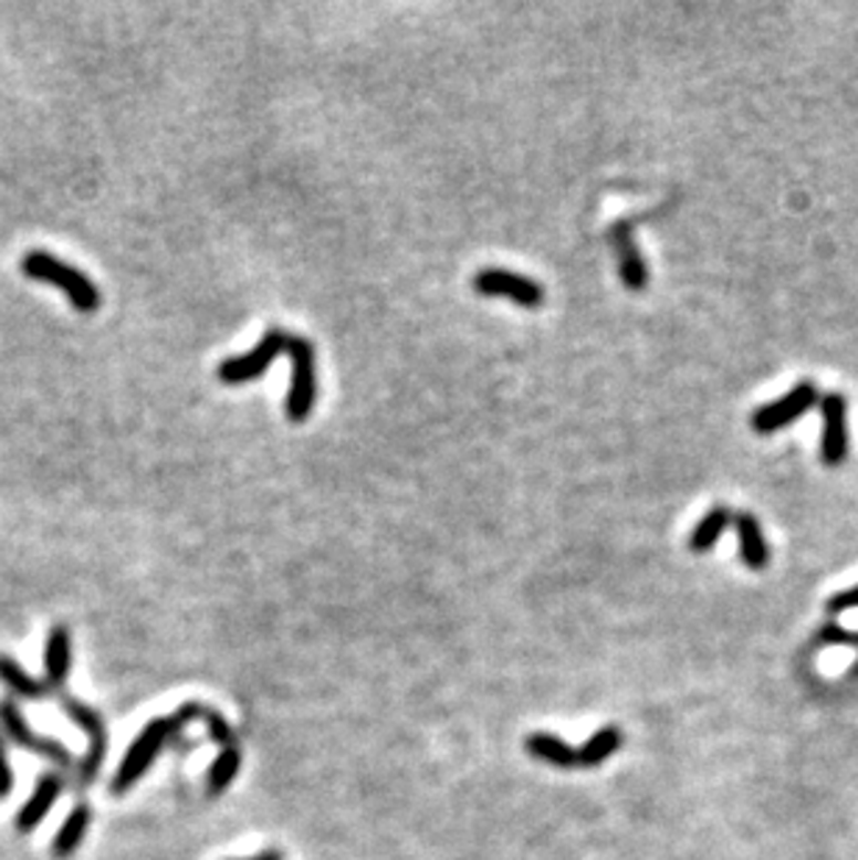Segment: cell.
<instances>
[{
	"instance_id": "cell-12",
	"label": "cell",
	"mask_w": 858,
	"mask_h": 860,
	"mask_svg": "<svg viewBox=\"0 0 858 860\" xmlns=\"http://www.w3.org/2000/svg\"><path fill=\"white\" fill-rule=\"evenodd\" d=\"M59 794H62V783H59L56 777H51V774H42L40 783H36V788H34V794L29 797V803L20 808L18 830L31 832L34 827H40L42 819L51 814V808H53V803L59 799Z\"/></svg>"
},
{
	"instance_id": "cell-2",
	"label": "cell",
	"mask_w": 858,
	"mask_h": 860,
	"mask_svg": "<svg viewBox=\"0 0 858 860\" xmlns=\"http://www.w3.org/2000/svg\"><path fill=\"white\" fill-rule=\"evenodd\" d=\"M20 271H23V276L34 279V282L53 284V287L62 290L64 298L76 306L79 312H84V315H93V312H98L101 304H104L101 287L87 273H82L76 265H70L62 256L51 254V251L45 249L25 251V254L20 256Z\"/></svg>"
},
{
	"instance_id": "cell-23",
	"label": "cell",
	"mask_w": 858,
	"mask_h": 860,
	"mask_svg": "<svg viewBox=\"0 0 858 860\" xmlns=\"http://www.w3.org/2000/svg\"><path fill=\"white\" fill-rule=\"evenodd\" d=\"M251 860H284V858H282V852H276V849H268V852L257 854V858H251Z\"/></svg>"
},
{
	"instance_id": "cell-5",
	"label": "cell",
	"mask_w": 858,
	"mask_h": 860,
	"mask_svg": "<svg viewBox=\"0 0 858 860\" xmlns=\"http://www.w3.org/2000/svg\"><path fill=\"white\" fill-rule=\"evenodd\" d=\"M819 390L814 381H801V385H795L786 396H781L777 401H772V405L761 407V410L753 412V421H750V427H753V432L758 434H772V432H781V429H786L789 423H795L797 418L806 416L808 410H814V407L819 405Z\"/></svg>"
},
{
	"instance_id": "cell-13",
	"label": "cell",
	"mask_w": 858,
	"mask_h": 860,
	"mask_svg": "<svg viewBox=\"0 0 858 860\" xmlns=\"http://www.w3.org/2000/svg\"><path fill=\"white\" fill-rule=\"evenodd\" d=\"M70 630L64 623H56L45 638V682L53 691H59L70 674Z\"/></svg>"
},
{
	"instance_id": "cell-19",
	"label": "cell",
	"mask_w": 858,
	"mask_h": 860,
	"mask_svg": "<svg viewBox=\"0 0 858 860\" xmlns=\"http://www.w3.org/2000/svg\"><path fill=\"white\" fill-rule=\"evenodd\" d=\"M0 682H3L9 691H14L18 696L25 699H40L42 693H45V688H42L18 660L7 658V654H0Z\"/></svg>"
},
{
	"instance_id": "cell-18",
	"label": "cell",
	"mask_w": 858,
	"mask_h": 860,
	"mask_svg": "<svg viewBox=\"0 0 858 860\" xmlns=\"http://www.w3.org/2000/svg\"><path fill=\"white\" fill-rule=\"evenodd\" d=\"M240 763H243V757H240L238 746H234V749H223L221 755L214 757L212 768H209V777H207L209 797H221L223 791H229V786H232L234 777H238V772H240Z\"/></svg>"
},
{
	"instance_id": "cell-21",
	"label": "cell",
	"mask_w": 858,
	"mask_h": 860,
	"mask_svg": "<svg viewBox=\"0 0 858 860\" xmlns=\"http://www.w3.org/2000/svg\"><path fill=\"white\" fill-rule=\"evenodd\" d=\"M825 610H828L830 616H839V612H847V610H858V585H852V588L830 596L828 605H825Z\"/></svg>"
},
{
	"instance_id": "cell-11",
	"label": "cell",
	"mask_w": 858,
	"mask_h": 860,
	"mask_svg": "<svg viewBox=\"0 0 858 860\" xmlns=\"http://www.w3.org/2000/svg\"><path fill=\"white\" fill-rule=\"evenodd\" d=\"M733 526H736L739 537V555L750 571H764L770 566V543H766L764 529H761L758 518L753 513H736L733 515Z\"/></svg>"
},
{
	"instance_id": "cell-8",
	"label": "cell",
	"mask_w": 858,
	"mask_h": 860,
	"mask_svg": "<svg viewBox=\"0 0 858 860\" xmlns=\"http://www.w3.org/2000/svg\"><path fill=\"white\" fill-rule=\"evenodd\" d=\"M0 724H3V730H7V735L14 741V744L36 752V755L48 757V761L59 763V766H70L67 749H64L62 744H56V741L40 738V735L25 724V719L20 716V711L12 705V702H0Z\"/></svg>"
},
{
	"instance_id": "cell-15",
	"label": "cell",
	"mask_w": 858,
	"mask_h": 860,
	"mask_svg": "<svg viewBox=\"0 0 858 860\" xmlns=\"http://www.w3.org/2000/svg\"><path fill=\"white\" fill-rule=\"evenodd\" d=\"M731 524H733L731 507H725V504H720V507H711L705 513V518H702L700 524L691 529L689 549L697 552V555H705V552H711L713 546L720 543V537L725 535V529Z\"/></svg>"
},
{
	"instance_id": "cell-6",
	"label": "cell",
	"mask_w": 858,
	"mask_h": 860,
	"mask_svg": "<svg viewBox=\"0 0 858 860\" xmlns=\"http://www.w3.org/2000/svg\"><path fill=\"white\" fill-rule=\"evenodd\" d=\"M474 290L480 295H491V298H508L524 306V310H538L546 301L544 284L522 276V273L505 271V268H482L474 276Z\"/></svg>"
},
{
	"instance_id": "cell-3",
	"label": "cell",
	"mask_w": 858,
	"mask_h": 860,
	"mask_svg": "<svg viewBox=\"0 0 858 860\" xmlns=\"http://www.w3.org/2000/svg\"><path fill=\"white\" fill-rule=\"evenodd\" d=\"M287 357H291V390L284 401V412L293 423L307 421L318 396V374H315V346L302 335H291L287 340Z\"/></svg>"
},
{
	"instance_id": "cell-1",
	"label": "cell",
	"mask_w": 858,
	"mask_h": 860,
	"mask_svg": "<svg viewBox=\"0 0 858 860\" xmlns=\"http://www.w3.org/2000/svg\"><path fill=\"white\" fill-rule=\"evenodd\" d=\"M201 713L203 705L190 702V705H181L170 719H154V722L134 738V744L128 746L126 757H123L121 768H117L115 779H112V794H126L128 788L151 768L159 749H163L174 735H179V730L185 727V724H190L192 719H201Z\"/></svg>"
},
{
	"instance_id": "cell-17",
	"label": "cell",
	"mask_w": 858,
	"mask_h": 860,
	"mask_svg": "<svg viewBox=\"0 0 858 860\" xmlns=\"http://www.w3.org/2000/svg\"><path fill=\"white\" fill-rule=\"evenodd\" d=\"M87 825H90L87 805H79V808H73V814L64 819L62 830H59L56 838H53V854H56V858H70V854L76 852L79 843H82V838H84V832H87Z\"/></svg>"
},
{
	"instance_id": "cell-14",
	"label": "cell",
	"mask_w": 858,
	"mask_h": 860,
	"mask_svg": "<svg viewBox=\"0 0 858 860\" xmlns=\"http://www.w3.org/2000/svg\"><path fill=\"white\" fill-rule=\"evenodd\" d=\"M524 749H527L535 761L550 763V766L555 768L580 766V763H577L575 746H568L566 741L557 738V735L552 733H530L527 738H524Z\"/></svg>"
},
{
	"instance_id": "cell-16",
	"label": "cell",
	"mask_w": 858,
	"mask_h": 860,
	"mask_svg": "<svg viewBox=\"0 0 858 860\" xmlns=\"http://www.w3.org/2000/svg\"><path fill=\"white\" fill-rule=\"evenodd\" d=\"M621 741H625V735H621L619 727H603L597 730V733L592 735V738L586 741V744L577 749V763L586 768H597L603 766L608 757H614L616 752H619Z\"/></svg>"
},
{
	"instance_id": "cell-22",
	"label": "cell",
	"mask_w": 858,
	"mask_h": 860,
	"mask_svg": "<svg viewBox=\"0 0 858 860\" xmlns=\"http://www.w3.org/2000/svg\"><path fill=\"white\" fill-rule=\"evenodd\" d=\"M9 791H12V766H9L7 746H3V738H0V797H7Z\"/></svg>"
},
{
	"instance_id": "cell-4",
	"label": "cell",
	"mask_w": 858,
	"mask_h": 860,
	"mask_svg": "<svg viewBox=\"0 0 858 860\" xmlns=\"http://www.w3.org/2000/svg\"><path fill=\"white\" fill-rule=\"evenodd\" d=\"M287 340H291V332L273 326V329L262 335V340L251 352L223 359L218 365V379L223 385H245V381L257 379V376H262L271 368L273 359L282 357V352H287Z\"/></svg>"
},
{
	"instance_id": "cell-9",
	"label": "cell",
	"mask_w": 858,
	"mask_h": 860,
	"mask_svg": "<svg viewBox=\"0 0 858 860\" xmlns=\"http://www.w3.org/2000/svg\"><path fill=\"white\" fill-rule=\"evenodd\" d=\"M610 240H614L616 260H619L621 282H625V287L632 290V293H641V290L647 287V282H650V273H647L641 251H638L636 240H632V229L621 220V223H616L614 231H610Z\"/></svg>"
},
{
	"instance_id": "cell-10",
	"label": "cell",
	"mask_w": 858,
	"mask_h": 860,
	"mask_svg": "<svg viewBox=\"0 0 858 860\" xmlns=\"http://www.w3.org/2000/svg\"><path fill=\"white\" fill-rule=\"evenodd\" d=\"M64 711L70 713V719L90 735V752L84 757V779L95 777L101 768V761H104L106 752V733H104V722L98 719V713L90 711L87 705L76 702V699H64Z\"/></svg>"
},
{
	"instance_id": "cell-7",
	"label": "cell",
	"mask_w": 858,
	"mask_h": 860,
	"mask_svg": "<svg viewBox=\"0 0 858 860\" xmlns=\"http://www.w3.org/2000/svg\"><path fill=\"white\" fill-rule=\"evenodd\" d=\"M819 410H823V462L828 468H836L847 460V451H850L845 396H823V399H819Z\"/></svg>"
},
{
	"instance_id": "cell-20",
	"label": "cell",
	"mask_w": 858,
	"mask_h": 860,
	"mask_svg": "<svg viewBox=\"0 0 858 860\" xmlns=\"http://www.w3.org/2000/svg\"><path fill=\"white\" fill-rule=\"evenodd\" d=\"M201 722L209 727V735H212L214 744H221L223 749H234V730H232V724H229L227 719L221 716V713H214V711H209V707H203Z\"/></svg>"
}]
</instances>
